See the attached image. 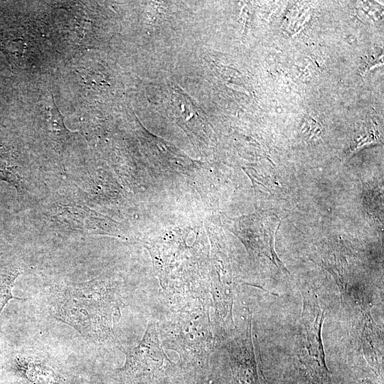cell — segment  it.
Wrapping results in <instances>:
<instances>
[{"label":"cell","mask_w":384,"mask_h":384,"mask_svg":"<svg viewBox=\"0 0 384 384\" xmlns=\"http://www.w3.org/2000/svg\"><path fill=\"white\" fill-rule=\"evenodd\" d=\"M326 312L315 294H304L290 376L292 384H331L321 336Z\"/></svg>","instance_id":"6da1fadb"},{"label":"cell","mask_w":384,"mask_h":384,"mask_svg":"<svg viewBox=\"0 0 384 384\" xmlns=\"http://www.w3.org/2000/svg\"><path fill=\"white\" fill-rule=\"evenodd\" d=\"M229 351L236 384H261L251 336V316L245 337L230 344Z\"/></svg>","instance_id":"3957f363"},{"label":"cell","mask_w":384,"mask_h":384,"mask_svg":"<svg viewBox=\"0 0 384 384\" xmlns=\"http://www.w3.org/2000/svg\"><path fill=\"white\" fill-rule=\"evenodd\" d=\"M53 316L82 336L97 340L110 329V297L95 280L62 287L53 304Z\"/></svg>","instance_id":"7a4b0ae2"},{"label":"cell","mask_w":384,"mask_h":384,"mask_svg":"<svg viewBox=\"0 0 384 384\" xmlns=\"http://www.w3.org/2000/svg\"><path fill=\"white\" fill-rule=\"evenodd\" d=\"M164 354L159 344L155 326L149 324L146 334L137 347L129 353L121 371L129 376L137 377L142 373L154 371L151 361L159 367L163 365Z\"/></svg>","instance_id":"277c9868"},{"label":"cell","mask_w":384,"mask_h":384,"mask_svg":"<svg viewBox=\"0 0 384 384\" xmlns=\"http://www.w3.org/2000/svg\"><path fill=\"white\" fill-rule=\"evenodd\" d=\"M9 370L21 384H63L65 380L50 366L21 356L14 359Z\"/></svg>","instance_id":"5b68a950"},{"label":"cell","mask_w":384,"mask_h":384,"mask_svg":"<svg viewBox=\"0 0 384 384\" xmlns=\"http://www.w3.org/2000/svg\"><path fill=\"white\" fill-rule=\"evenodd\" d=\"M21 273V269L16 266L0 267V314L10 299L24 300L12 294L15 281Z\"/></svg>","instance_id":"8992f818"}]
</instances>
